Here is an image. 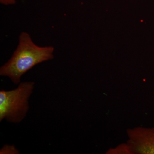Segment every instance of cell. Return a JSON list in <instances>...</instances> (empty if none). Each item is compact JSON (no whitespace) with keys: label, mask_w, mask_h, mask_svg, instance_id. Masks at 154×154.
Returning a JSON list of instances; mask_svg holds the SVG:
<instances>
[{"label":"cell","mask_w":154,"mask_h":154,"mask_svg":"<svg viewBox=\"0 0 154 154\" xmlns=\"http://www.w3.org/2000/svg\"><path fill=\"white\" fill-rule=\"evenodd\" d=\"M54 48L40 47L34 43L28 33L22 32L19 44L11 59L0 68V75L10 78L15 85L20 83L21 78L34 66L54 58Z\"/></svg>","instance_id":"1"},{"label":"cell","mask_w":154,"mask_h":154,"mask_svg":"<svg viewBox=\"0 0 154 154\" xmlns=\"http://www.w3.org/2000/svg\"><path fill=\"white\" fill-rule=\"evenodd\" d=\"M34 85L33 82H24L14 90L0 91V121L19 123L25 118Z\"/></svg>","instance_id":"2"},{"label":"cell","mask_w":154,"mask_h":154,"mask_svg":"<svg viewBox=\"0 0 154 154\" xmlns=\"http://www.w3.org/2000/svg\"><path fill=\"white\" fill-rule=\"evenodd\" d=\"M127 134L132 154H154V127L129 128Z\"/></svg>","instance_id":"3"},{"label":"cell","mask_w":154,"mask_h":154,"mask_svg":"<svg viewBox=\"0 0 154 154\" xmlns=\"http://www.w3.org/2000/svg\"><path fill=\"white\" fill-rule=\"evenodd\" d=\"M110 154H132L127 143H122L116 146L114 148L110 149L107 152Z\"/></svg>","instance_id":"4"},{"label":"cell","mask_w":154,"mask_h":154,"mask_svg":"<svg viewBox=\"0 0 154 154\" xmlns=\"http://www.w3.org/2000/svg\"><path fill=\"white\" fill-rule=\"evenodd\" d=\"M19 153V151L14 145H6L1 149L0 150L1 154H18Z\"/></svg>","instance_id":"5"},{"label":"cell","mask_w":154,"mask_h":154,"mask_svg":"<svg viewBox=\"0 0 154 154\" xmlns=\"http://www.w3.org/2000/svg\"><path fill=\"white\" fill-rule=\"evenodd\" d=\"M0 2L6 5H14L16 4V0H0Z\"/></svg>","instance_id":"6"}]
</instances>
